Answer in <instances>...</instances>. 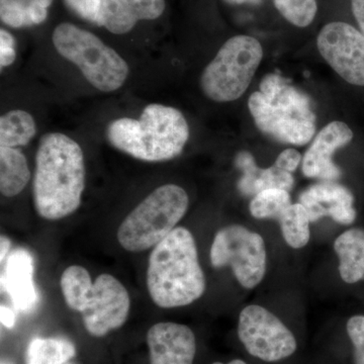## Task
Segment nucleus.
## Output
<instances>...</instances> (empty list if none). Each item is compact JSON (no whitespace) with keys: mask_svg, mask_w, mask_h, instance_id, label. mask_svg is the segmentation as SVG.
<instances>
[{"mask_svg":"<svg viewBox=\"0 0 364 364\" xmlns=\"http://www.w3.org/2000/svg\"><path fill=\"white\" fill-rule=\"evenodd\" d=\"M85 188V155L71 136H42L36 154L33 203L43 219H63L80 207Z\"/></svg>","mask_w":364,"mask_h":364,"instance_id":"1","label":"nucleus"},{"mask_svg":"<svg viewBox=\"0 0 364 364\" xmlns=\"http://www.w3.org/2000/svg\"><path fill=\"white\" fill-rule=\"evenodd\" d=\"M205 277L193 234L177 227L150 254L148 291L160 308L191 305L205 291Z\"/></svg>","mask_w":364,"mask_h":364,"instance_id":"2","label":"nucleus"},{"mask_svg":"<svg viewBox=\"0 0 364 364\" xmlns=\"http://www.w3.org/2000/svg\"><path fill=\"white\" fill-rule=\"evenodd\" d=\"M117 150L146 162L168 161L181 154L189 138L186 117L176 107L151 104L138 119L121 117L107 129Z\"/></svg>","mask_w":364,"mask_h":364,"instance_id":"3","label":"nucleus"},{"mask_svg":"<svg viewBox=\"0 0 364 364\" xmlns=\"http://www.w3.org/2000/svg\"><path fill=\"white\" fill-rule=\"evenodd\" d=\"M248 107L256 127L279 142L304 146L315 136L317 117L310 97L279 74L263 77Z\"/></svg>","mask_w":364,"mask_h":364,"instance_id":"4","label":"nucleus"},{"mask_svg":"<svg viewBox=\"0 0 364 364\" xmlns=\"http://www.w3.org/2000/svg\"><path fill=\"white\" fill-rule=\"evenodd\" d=\"M60 286L67 306L82 314L85 329L92 336H105L126 323L130 296L112 275H98L92 282L86 268L72 265L62 273Z\"/></svg>","mask_w":364,"mask_h":364,"instance_id":"5","label":"nucleus"},{"mask_svg":"<svg viewBox=\"0 0 364 364\" xmlns=\"http://www.w3.org/2000/svg\"><path fill=\"white\" fill-rule=\"evenodd\" d=\"M188 205V195L181 186H159L124 218L117 230L119 243L129 252L155 247L176 229Z\"/></svg>","mask_w":364,"mask_h":364,"instance_id":"6","label":"nucleus"},{"mask_svg":"<svg viewBox=\"0 0 364 364\" xmlns=\"http://www.w3.org/2000/svg\"><path fill=\"white\" fill-rule=\"evenodd\" d=\"M57 52L78 67L86 80L102 92H114L129 76L128 63L95 33L63 23L52 36Z\"/></svg>","mask_w":364,"mask_h":364,"instance_id":"7","label":"nucleus"},{"mask_svg":"<svg viewBox=\"0 0 364 364\" xmlns=\"http://www.w3.org/2000/svg\"><path fill=\"white\" fill-rule=\"evenodd\" d=\"M262 58V46L255 38L241 35L228 40L203 71V95L217 102L238 100L247 90Z\"/></svg>","mask_w":364,"mask_h":364,"instance_id":"8","label":"nucleus"},{"mask_svg":"<svg viewBox=\"0 0 364 364\" xmlns=\"http://www.w3.org/2000/svg\"><path fill=\"white\" fill-rule=\"evenodd\" d=\"M210 262L215 268L231 267L242 287L253 289L267 272L264 240L240 225L223 228L213 242Z\"/></svg>","mask_w":364,"mask_h":364,"instance_id":"9","label":"nucleus"},{"mask_svg":"<svg viewBox=\"0 0 364 364\" xmlns=\"http://www.w3.org/2000/svg\"><path fill=\"white\" fill-rule=\"evenodd\" d=\"M238 336L246 350L261 360L275 363L293 355L296 341L291 330L267 309L251 305L239 316Z\"/></svg>","mask_w":364,"mask_h":364,"instance_id":"10","label":"nucleus"},{"mask_svg":"<svg viewBox=\"0 0 364 364\" xmlns=\"http://www.w3.org/2000/svg\"><path fill=\"white\" fill-rule=\"evenodd\" d=\"M321 56L340 77L350 85L364 86V36L355 28L333 21L318 33Z\"/></svg>","mask_w":364,"mask_h":364,"instance_id":"11","label":"nucleus"},{"mask_svg":"<svg viewBox=\"0 0 364 364\" xmlns=\"http://www.w3.org/2000/svg\"><path fill=\"white\" fill-rule=\"evenodd\" d=\"M353 132L343 122L326 124L314 138L301 161L304 176L323 181H336L342 176L341 169L333 162V155L340 148L348 145Z\"/></svg>","mask_w":364,"mask_h":364,"instance_id":"12","label":"nucleus"},{"mask_svg":"<svg viewBox=\"0 0 364 364\" xmlns=\"http://www.w3.org/2000/svg\"><path fill=\"white\" fill-rule=\"evenodd\" d=\"M299 203L305 207L311 223L325 217L341 225L355 221L353 195L348 188L333 181L314 184L299 196Z\"/></svg>","mask_w":364,"mask_h":364,"instance_id":"13","label":"nucleus"},{"mask_svg":"<svg viewBox=\"0 0 364 364\" xmlns=\"http://www.w3.org/2000/svg\"><path fill=\"white\" fill-rule=\"evenodd\" d=\"M151 364H193L196 352V336L188 326L157 323L147 335Z\"/></svg>","mask_w":364,"mask_h":364,"instance_id":"14","label":"nucleus"},{"mask_svg":"<svg viewBox=\"0 0 364 364\" xmlns=\"http://www.w3.org/2000/svg\"><path fill=\"white\" fill-rule=\"evenodd\" d=\"M1 287L16 310L26 312L35 306L38 294L33 284V259L26 249H14L7 256Z\"/></svg>","mask_w":364,"mask_h":364,"instance_id":"15","label":"nucleus"},{"mask_svg":"<svg viewBox=\"0 0 364 364\" xmlns=\"http://www.w3.org/2000/svg\"><path fill=\"white\" fill-rule=\"evenodd\" d=\"M165 0H102L100 26L116 35L131 32L138 21L159 18Z\"/></svg>","mask_w":364,"mask_h":364,"instance_id":"16","label":"nucleus"},{"mask_svg":"<svg viewBox=\"0 0 364 364\" xmlns=\"http://www.w3.org/2000/svg\"><path fill=\"white\" fill-rule=\"evenodd\" d=\"M235 163L243 171V176L238 181L239 191L243 196H256L269 188H282L287 191L293 188L294 179L291 172L280 169L277 165L260 168L251 153L246 151L238 153Z\"/></svg>","mask_w":364,"mask_h":364,"instance_id":"17","label":"nucleus"},{"mask_svg":"<svg viewBox=\"0 0 364 364\" xmlns=\"http://www.w3.org/2000/svg\"><path fill=\"white\" fill-rule=\"evenodd\" d=\"M338 255L339 272L347 284H355L364 277V231L350 229L340 235L334 243Z\"/></svg>","mask_w":364,"mask_h":364,"instance_id":"18","label":"nucleus"},{"mask_svg":"<svg viewBox=\"0 0 364 364\" xmlns=\"http://www.w3.org/2000/svg\"><path fill=\"white\" fill-rule=\"evenodd\" d=\"M31 179L28 161L18 148L0 147V191L6 198L20 195Z\"/></svg>","mask_w":364,"mask_h":364,"instance_id":"19","label":"nucleus"},{"mask_svg":"<svg viewBox=\"0 0 364 364\" xmlns=\"http://www.w3.org/2000/svg\"><path fill=\"white\" fill-rule=\"evenodd\" d=\"M53 0H0V18L11 28L40 25L47 20Z\"/></svg>","mask_w":364,"mask_h":364,"instance_id":"20","label":"nucleus"},{"mask_svg":"<svg viewBox=\"0 0 364 364\" xmlns=\"http://www.w3.org/2000/svg\"><path fill=\"white\" fill-rule=\"evenodd\" d=\"M36 134L37 124L30 112L14 109L0 117V147H23Z\"/></svg>","mask_w":364,"mask_h":364,"instance_id":"21","label":"nucleus"},{"mask_svg":"<svg viewBox=\"0 0 364 364\" xmlns=\"http://www.w3.org/2000/svg\"><path fill=\"white\" fill-rule=\"evenodd\" d=\"M75 355V347L61 338H35L28 344L26 364H63Z\"/></svg>","mask_w":364,"mask_h":364,"instance_id":"22","label":"nucleus"},{"mask_svg":"<svg viewBox=\"0 0 364 364\" xmlns=\"http://www.w3.org/2000/svg\"><path fill=\"white\" fill-rule=\"evenodd\" d=\"M287 245L299 249L310 241V217L301 203H291L279 219Z\"/></svg>","mask_w":364,"mask_h":364,"instance_id":"23","label":"nucleus"},{"mask_svg":"<svg viewBox=\"0 0 364 364\" xmlns=\"http://www.w3.org/2000/svg\"><path fill=\"white\" fill-rule=\"evenodd\" d=\"M291 205L289 191L282 188H269L254 196L250 203V213L256 219H274L279 221Z\"/></svg>","mask_w":364,"mask_h":364,"instance_id":"24","label":"nucleus"},{"mask_svg":"<svg viewBox=\"0 0 364 364\" xmlns=\"http://www.w3.org/2000/svg\"><path fill=\"white\" fill-rule=\"evenodd\" d=\"M273 4L287 21L299 28L310 26L317 14L316 0H273Z\"/></svg>","mask_w":364,"mask_h":364,"instance_id":"25","label":"nucleus"},{"mask_svg":"<svg viewBox=\"0 0 364 364\" xmlns=\"http://www.w3.org/2000/svg\"><path fill=\"white\" fill-rule=\"evenodd\" d=\"M64 1L73 13L83 20L100 26L102 0H64Z\"/></svg>","mask_w":364,"mask_h":364,"instance_id":"26","label":"nucleus"},{"mask_svg":"<svg viewBox=\"0 0 364 364\" xmlns=\"http://www.w3.org/2000/svg\"><path fill=\"white\" fill-rule=\"evenodd\" d=\"M347 332L354 346L355 364H364V316H354L347 323Z\"/></svg>","mask_w":364,"mask_h":364,"instance_id":"27","label":"nucleus"},{"mask_svg":"<svg viewBox=\"0 0 364 364\" xmlns=\"http://www.w3.org/2000/svg\"><path fill=\"white\" fill-rule=\"evenodd\" d=\"M16 41L11 33L0 30V66L1 69L11 66L16 61Z\"/></svg>","mask_w":364,"mask_h":364,"instance_id":"28","label":"nucleus"},{"mask_svg":"<svg viewBox=\"0 0 364 364\" xmlns=\"http://www.w3.org/2000/svg\"><path fill=\"white\" fill-rule=\"evenodd\" d=\"M301 161L303 160H301V153L296 149H293V148H289V149L282 151L280 153L277 160H275L274 165H277L280 169L293 173L294 170L298 168L299 163Z\"/></svg>","mask_w":364,"mask_h":364,"instance_id":"29","label":"nucleus"},{"mask_svg":"<svg viewBox=\"0 0 364 364\" xmlns=\"http://www.w3.org/2000/svg\"><path fill=\"white\" fill-rule=\"evenodd\" d=\"M352 13L364 36V0H351Z\"/></svg>","mask_w":364,"mask_h":364,"instance_id":"30","label":"nucleus"},{"mask_svg":"<svg viewBox=\"0 0 364 364\" xmlns=\"http://www.w3.org/2000/svg\"><path fill=\"white\" fill-rule=\"evenodd\" d=\"M0 320H1V324L9 329L14 328L16 324V316L13 310L6 306H0Z\"/></svg>","mask_w":364,"mask_h":364,"instance_id":"31","label":"nucleus"},{"mask_svg":"<svg viewBox=\"0 0 364 364\" xmlns=\"http://www.w3.org/2000/svg\"><path fill=\"white\" fill-rule=\"evenodd\" d=\"M0 246H1V252H0V261L4 263V260H6L7 254L9 252L11 249V242L9 241V238L6 236H1V241H0Z\"/></svg>","mask_w":364,"mask_h":364,"instance_id":"32","label":"nucleus"},{"mask_svg":"<svg viewBox=\"0 0 364 364\" xmlns=\"http://www.w3.org/2000/svg\"><path fill=\"white\" fill-rule=\"evenodd\" d=\"M224 1L229 4H260L262 0H224Z\"/></svg>","mask_w":364,"mask_h":364,"instance_id":"33","label":"nucleus"},{"mask_svg":"<svg viewBox=\"0 0 364 364\" xmlns=\"http://www.w3.org/2000/svg\"><path fill=\"white\" fill-rule=\"evenodd\" d=\"M213 364H223L221 363H215ZM228 364H247L245 363V361L241 360V359H235V360H232L231 363H229Z\"/></svg>","mask_w":364,"mask_h":364,"instance_id":"34","label":"nucleus"},{"mask_svg":"<svg viewBox=\"0 0 364 364\" xmlns=\"http://www.w3.org/2000/svg\"><path fill=\"white\" fill-rule=\"evenodd\" d=\"M1 364H13V363H7V361H2Z\"/></svg>","mask_w":364,"mask_h":364,"instance_id":"35","label":"nucleus"}]
</instances>
